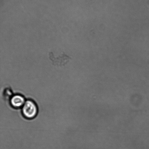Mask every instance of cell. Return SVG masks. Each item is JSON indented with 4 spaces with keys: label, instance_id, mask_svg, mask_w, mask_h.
<instances>
[{
    "label": "cell",
    "instance_id": "1",
    "mask_svg": "<svg viewBox=\"0 0 149 149\" xmlns=\"http://www.w3.org/2000/svg\"><path fill=\"white\" fill-rule=\"evenodd\" d=\"M22 113L26 118L31 119L36 116L38 113L37 106L31 100L26 101L22 108Z\"/></svg>",
    "mask_w": 149,
    "mask_h": 149
},
{
    "label": "cell",
    "instance_id": "2",
    "mask_svg": "<svg viewBox=\"0 0 149 149\" xmlns=\"http://www.w3.org/2000/svg\"><path fill=\"white\" fill-rule=\"evenodd\" d=\"M49 56L50 59L53 62V65L58 66L65 65L70 59V57L65 55V54H63L62 56L59 57V58H55L53 53L51 52L49 53Z\"/></svg>",
    "mask_w": 149,
    "mask_h": 149
},
{
    "label": "cell",
    "instance_id": "3",
    "mask_svg": "<svg viewBox=\"0 0 149 149\" xmlns=\"http://www.w3.org/2000/svg\"><path fill=\"white\" fill-rule=\"evenodd\" d=\"M25 102L24 97L20 95H16L13 96L10 100L11 106L15 108L23 107Z\"/></svg>",
    "mask_w": 149,
    "mask_h": 149
},
{
    "label": "cell",
    "instance_id": "4",
    "mask_svg": "<svg viewBox=\"0 0 149 149\" xmlns=\"http://www.w3.org/2000/svg\"><path fill=\"white\" fill-rule=\"evenodd\" d=\"M12 92L11 90L9 89H6L4 90V98L6 99V100H8V99L11 98L13 96Z\"/></svg>",
    "mask_w": 149,
    "mask_h": 149
}]
</instances>
